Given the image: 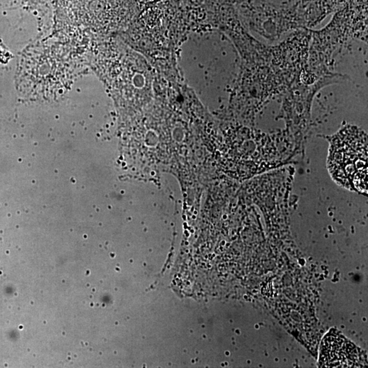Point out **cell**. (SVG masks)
<instances>
[{"label":"cell","instance_id":"cell-1","mask_svg":"<svg viewBox=\"0 0 368 368\" xmlns=\"http://www.w3.org/2000/svg\"><path fill=\"white\" fill-rule=\"evenodd\" d=\"M328 167L339 185L367 194L368 138L364 131L348 126L331 137Z\"/></svg>","mask_w":368,"mask_h":368},{"label":"cell","instance_id":"cell-2","mask_svg":"<svg viewBox=\"0 0 368 368\" xmlns=\"http://www.w3.org/2000/svg\"><path fill=\"white\" fill-rule=\"evenodd\" d=\"M320 364L325 368H364L367 361L354 344L338 331L331 330L322 342Z\"/></svg>","mask_w":368,"mask_h":368}]
</instances>
